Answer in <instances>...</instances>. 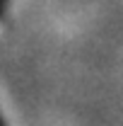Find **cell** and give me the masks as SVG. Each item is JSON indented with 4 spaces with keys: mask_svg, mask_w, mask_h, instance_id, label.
Masks as SVG:
<instances>
[{
    "mask_svg": "<svg viewBox=\"0 0 123 126\" xmlns=\"http://www.w3.org/2000/svg\"><path fill=\"white\" fill-rule=\"evenodd\" d=\"M5 2H7V0H0V7H2V5H5Z\"/></svg>",
    "mask_w": 123,
    "mask_h": 126,
    "instance_id": "cell-1",
    "label": "cell"
},
{
    "mask_svg": "<svg viewBox=\"0 0 123 126\" xmlns=\"http://www.w3.org/2000/svg\"><path fill=\"white\" fill-rule=\"evenodd\" d=\"M0 126H5V124H2V121H0Z\"/></svg>",
    "mask_w": 123,
    "mask_h": 126,
    "instance_id": "cell-2",
    "label": "cell"
}]
</instances>
